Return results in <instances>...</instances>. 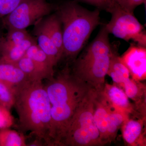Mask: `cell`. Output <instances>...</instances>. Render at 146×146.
I'll return each instance as SVG.
<instances>
[{
  "label": "cell",
  "instance_id": "1",
  "mask_svg": "<svg viewBox=\"0 0 146 146\" xmlns=\"http://www.w3.org/2000/svg\"><path fill=\"white\" fill-rule=\"evenodd\" d=\"M51 105L50 136L52 146H61L73 116L91 88L66 67L45 86Z\"/></svg>",
  "mask_w": 146,
  "mask_h": 146
},
{
  "label": "cell",
  "instance_id": "2",
  "mask_svg": "<svg viewBox=\"0 0 146 146\" xmlns=\"http://www.w3.org/2000/svg\"><path fill=\"white\" fill-rule=\"evenodd\" d=\"M14 105L19 117V128L30 131L36 139L52 146L51 129V105L42 81L28 80L14 86Z\"/></svg>",
  "mask_w": 146,
  "mask_h": 146
},
{
  "label": "cell",
  "instance_id": "3",
  "mask_svg": "<svg viewBox=\"0 0 146 146\" xmlns=\"http://www.w3.org/2000/svg\"><path fill=\"white\" fill-rule=\"evenodd\" d=\"M56 14L62 25L63 56L74 60L100 24V10H88L76 1H71L58 7Z\"/></svg>",
  "mask_w": 146,
  "mask_h": 146
},
{
  "label": "cell",
  "instance_id": "4",
  "mask_svg": "<svg viewBox=\"0 0 146 146\" xmlns=\"http://www.w3.org/2000/svg\"><path fill=\"white\" fill-rule=\"evenodd\" d=\"M109 33L105 26L90 44L74 60L71 73L98 93H101L105 84L112 52Z\"/></svg>",
  "mask_w": 146,
  "mask_h": 146
},
{
  "label": "cell",
  "instance_id": "5",
  "mask_svg": "<svg viewBox=\"0 0 146 146\" xmlns=\"http://www.w3.org/2000/svg\"><path fill=\"white\" fill-rule=\"evenodd\" d=\"M98 93L91 89L79 106L69 124L61 146L104 145L94 123V102Z\"/></svg>",
  "mask_w": 146,
  "mask_h": 146
},
{
  "label": "cell",
  "instance_id": "6",
  "mask_svg": "<svg viewBox=\"0 0 146 146\" xmlns=\"http://www.w3.org/2000/svg\"><path fill=\"white\" fill-rule=\"evenodd\" d=\"M106 11L111 15L110 21L105 25L109 34L127 42L133 40L138 45L146 47L145 32L134 13L123 9L115 0Z\"/></svg>",
  "mask_w": 146,
  "mask_h": 146
},
{
  "label": "cell",
  "instance_id": "7",
  "mask_svg": "<svg viewBox=\"0 0 146 146\" xmlns=\"http://www.w3.org/2000/svg\"><path fill=\"white\" fill-rule=\"evenodd\" d=\"M53 9L46 0H25L3 18L7 29H25L48 16Z\"/></svg>",
  "mask_w": 146,
  "mask_h": 146
},
{
  "label": "cell",
  "instance_id": "8",
  "mask_svg": "<svg viewBox=\"0 0 146 146\" xmlns=\"http://www.w3.org/2000/svg\"><path fill=\"white\" fill-rule=\"evenodd\" d=\"M134 79L141 80L146 76V47L131 44L121 57Z\"/></svg>",
  "mask_w": 146,
  "mask_h": 146
},
{
  "label": "cell",
  "instance_id": "9",
  "mask_svg": "<svg viewBox=\"0 0 146 146\" xmlns=\"http://www.w3.org/2000/svg\"><path fill=\"white\" fill-rule=\"evenodd\" d=\"M36 43L32 37L24 41L21 45L13 44L5 38H0V61L16 64L25 56L29 48Z\"/></svg>",
  "mask_w": 146,
  "mask_h": 146
},
{
  "label": "cell",
  "instance_id": "10",
  "mask_svg": "<svg viewBox=\"0 0 146 146\" xmlns=\"http://www.w3.org/2000/svg\"><path fill=\"white\" fill-rule=\"evenodd\" d=\"M109 112V104L100 94L98 93L94 102V120L103 145L109 143L107 131Z\"/></svg>",
  "mask_w": 146,
  "mask_h": 146
},
{
  "label": "cell",
  "instance_id": "11",
  "mask_svg": "<svg viewBox=\"0 0 146 146\" xmlns=\"http://www.w3.org/2000/svg\"><path fill=\"white\" fill-rule=\"evenodd\" d=\"M103 98L113 108L129 114L133 109L124 91L117 85L106 84L101 93Z\"/></svg>",
  "mask_w": 146,
  "mask_h": 146
},
{
  "label": "cell",
  "instance_id": "12",
  "mask_svg": "<svg viewBox=\"0 0 146 146\" xmlns=\"http://www.w3.org/2000/svg\"><path fill=\"white\" fill-rule=\"evenodd\" d=\"M34 33L37 38L38 46L48 56L54 66H56L62 57L52 39L43 28L40 20L35 24Z\"/></svg>",
  "mask_w": 146,
  "mask_h": 146
},
{
  "label": "cell",
  "instance_id": "13",
  "mask_svg": "<svg viewBox=\"0 0 146 146\" xmlns=\"http://www.w3.org/2000/svg\"><path fill=\"white\" fill-rule=\"evenodd\" d=\"M46 17L40 20V23L63 57L64 50L63 31L60 19L56 13Z\"/></svg>",
  "mask_w": 146,
  "mask_h": 146
},
{
  "label": "cell",
  "instance_id": "14",
  "mask_svg": "<svg viewBox=\"0 0 146 146\" xmlns=\"http://www.w3.org/2000/svg\"><path fill=\"white\" fill-rule=\"evenodd\" d=\"M25 56L29 58L33 61L42 72L45 79L50 80L53 78L54 66L48 56L39 48L36 43L29 48Z\"/></svg>",
  "mask_w": 146,
  "mask_h": 146
},
{
  "label": "cell",
  "instance_id": "15",
  "mask_svg": "<svg viewBox=\"0 0 146 146\" xmlns=\"http://www.w3.org/2000/svg\"><path fill=\"white\" fill-rule=\"evenodd\" d=\"M28 80L25 73L16 64L0 61V81L14 87Z\"/></svg>",
  "mask_w": 146,
  "mask_h": 146
},
{
  "label": "cell",
  "instance_id": "16",
  "mask_svg": "<svg viewBox=\"0 0 146 146\" xmlns=\"http://www.w3.org/2000/svg\"><path fill=\"white\" fill-rule=\"evenodd\" d=\"M107 75L111 78L114 82L122 86L127 79L130 78V73L128 69L114 50H112Z\"/></svg>",
  "mask_w": 146,
  "mask_h": 146
},
{
  "label": "cell",
  "instance_id": "17",
  "mask_svg": "<svg viewBox=\"0 0 146 146\" xmlns=\"http://www.w3.org/2000/svg\"><path fill=\"white\" fill-rule=\"evenodd\" d=\"M144 119L143 120L127 119L122 125L123 136L126 143L131 146L138 144L142 137Z\"/></svg>",
  "mask_w": 146,
  "mask_h": 146
},
{
  "label": "cell",
  "instance_id": "18",
  "mask_svg": "<svg viewBox=\"0 0 146 146\" xmlns=\"http://www.w3.org/2000/svg\"><path fill=\"white\" fill-rule=\"evenodd\" d=\"M110 105L109 122L107 134L108 142L115 140L119 129L128 119V114Z\"/></svg>",
  "mask_w": 146,
  "mask_h": 146
},
{
  "label": "cell",
  "instance_id": "19",
  "mask_svg": "<svg viewBox=\"0 0 146 146\" xmlns=\"http://www.w3.org/2000/svg\"><path fill=\"white\" fill-rule=\"evenodd\" d=\"M27 76L29 80L33 81H42L45 77L35 63L27 56H25L16 63Z\"/></svg>",
  "mask_w": 146,
  "mask_h": 146
},
{
  "label": "cell",
  "instance_id": "20",
  "mask_svg": "<svg viewBox=\"0 0 146 146\" xmlns=\"http://www.w3.org/2000/svg\"><path fill=\"white\" fill-rule=\"evenodd\" d=\"M25 146V139L22 133L9 128L0 129V146Z\"/></svg>",
  "mask_w": 146,
  "mask_h": 146
},
{
  "label": "cell",
  "instance_id": "21",
  "mask_svg": "<svg viewBox=\"0 0 146 146\" xmlns=\"http://www.w3.org/2000/svg\"><path fill=\"white\" fill-rule=\"evenodd\" d=\"M14 101V87L0 81V104L10 110Z\"/></svg>",
  "mask_w": 146,
  "mask_h": 146
},
{
  "label": "cell",
  "instance_id": "22",
  "mask_svg": "<svg viewBox=\"0 0 146 146\" xmlns=\"http://www.w3.org/2000/svg\"><path fill=\"white\" fill-rule=\"evenodd\" d=\"M8 30L5 38L13 44L21 45L24 41L32 37L25 29H11Z\"/></svg>",
  "mask_w": 146,
  "mask_h": 146
},
{
  "label": "cell",
  "instance_id": "23",
  "mask_svg": "<svg viewBox=\"0 0 146 146\" xmlns=\"http://www.w3.org/2000/svg\"><path fill=\"white\" fill-rule=\"evenodd\" d=\"M124 92L128 98L137 101L141 95V89L135 80L130 78L127 79L123 83L122 86Z\"/></svg>",
  "mask_w": 146,
  "mask_h": 146
},
{
  "label": "cell",
  "instance_id": "24",
  "mask_svg": "<svg viewBox=\"0 0 146 146\" xmlns=\"http://www.w3.org/2000/svg\"><path fill=\"white\" fill-rule=\"evenodd\" d=\"M25 0H0V18H3L15 9Z\"/></svg>",
  "mask_w": 146,
  "mask_h": 146
},
{
  "label": "cell",
  "instance_id": "25",
  "mask_svg": "<svg viewBox=\"0 0 146 146\" xmlns=\"http://www.w3.org/2000/svg\"><path fill=\"white\" fill-rule=\"evenodd\" d=\"M13 122L10 110L0 104V129L10 127Z\"/></svg>",
  "mask_w": 146,
  "mask_h": 146
},
{
  "label": "cell",
  "instance_id": "26",
  "mask_svg": "<svg viewBox=\"0 0 146 146\" xmlns=\"http://www.w3.org/2000/svg\"><path fill=\"white\" fill-rule=\"evenodd\" d=\"M123 9L130 13H133L135 9L143 4L145 3L146 0H115Z\"/></svg>",
  "mask_w": 146,
  "mask_h": 146
},
{
  "label": "cell",
  "instance_id": "27",
  "mask_svg": "<svg viewBox=\"0 0 146 146\" xmlns=\"http://www.w3.org/2000/svg\"><path fill=\"white\" fill-rule=\"evenodd\" d=\"M96 7L99 9L106 11L113 4L115 0H77Z\"/></svg>",
  "mask_w": 146,
  "mask_h": 146
}]
</instances>
